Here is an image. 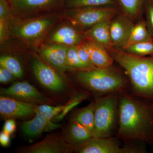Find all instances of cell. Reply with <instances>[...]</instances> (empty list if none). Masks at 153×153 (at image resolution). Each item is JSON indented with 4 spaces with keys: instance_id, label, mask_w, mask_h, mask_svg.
<instances>
[{
    "instance_id": "52a82bcc",
    "label": "cell",
    "mask_w": 153,
    "mask_h": 153,
    "mask_svg": "<svg viewBox=\"0 0 153 153\" xmlns=\"http://www.w3.org/2000/svg\"><path fill=\"white\" fill-rule=\"evenodd\" d=\"M79 153H138L144 151L132 146H122L116 139L92 137L85 143L74 147Z\"/></svg>"
},
{
    "instance_id": "9a60e30c",
    "label": "cell",
    "mask_w": 153,
    "mask_h": 153,
    "mask_svg": "<svg viewBox=\"0 0 153 153\" xmlns=\"http://www.w3.org/2000/svg\"><path fill=\"white\" fill-rule=\"evenodd\" d=\"M85 37L74 28L69 26L60 27L52 33L51 41L55 44L71 47L76 46L83 41Z\"/></svg>"
},
{
    "instance_id": "3957f363",
    "label": "cell",
    "mask_w": 153,
    "mask_h": 153,
    "mask_svg": "<svg viewBox=\"0 0 153 153\" xmlns=\"http://www.w3.org/2000/svg\"><path fill=\"white\" fill-rule=\"evenodd\" d=\"M75 77L83 87L99 95L119 94L126 91L128 87L124 77L111 68L79 70Z\"/></svg>"
},
{
    "instance_id": "5b68a950",
    "label": "cell",
    "mask_w": 153,
    "mask_h": 153,
    "mask_svg": "<svg viewBox=\"0 0 153 153\" xmlns=\"http://www.w3.org/2000/svg\"><path fill=\"white\" fill-rule=\"evenodd\" d=\"M60 17L56 14L31 17L10 23V34L22 41L35 44L42 40Z\"/></svg>"
},
{
    "instance_id": "6da1fadb",
    "label": "cell",
    "mask_w": 153,
    "mask_h": 153,
    "mask_svg": "<svg viewBox=\"0 0 153 153\" xmlns=\"http://www.w3.org/2000/svg\"><path fill=\"white\" fill-rule=\"evenodd\" d=\"M117 137L125 141L153 143V102L126 91L119 94Z\"/></svg>"
},
{
    "instance_id": "f1b7e54d",
    "label": "cell",
    "mask_w": 153,
    "mask_h": 153,
    "mask_svg": "<svg viewBox=\"0 0 153 153\" xmlns=\"http://www.w3.org/2000/svg\"><path fill=\"white\" fill-rule=\"evenodd\" d=\"M124 10L131 16H135L139 12L143 0H119Z\"/></svg>"
},
{
    "instance_id": "e0dca14e",
    "label": "cell",
    "mask_w": 153,
    "mask_h": 153,
    "mask_svg": "<svg viewBox=\"0 0 153 153\" xmlns=\"http://www.w3.org/2000/svg\"><path fill=\"white\" fill-rule=\"evenodd\" d=\"M36 116L33 119L24 122L22 125L23 133L29 137L40 135L44 131L57 128L59 125L49 121L37 111L36 110Z\"/></svg>"
},
{
    "instance_id": "603a6c76",
    "label": "cell",
    "mask_w": 153,
    "mask_h": 153,
    "mask_svg": "<svg viewBox=\"0 0 153 153\" xmlns=\"http://www.w3.org/2000/svg\"><path fill=\"white\" fill-rule=\"evenodd\" d=\"M0 65L8 69L16 77L22 78L23 70L21 63L16 57L10 55H3L0 57Z\"/></svg>"
},
{
    "instance_id": "f546056e",
    "label": "cell",
    "mask_w": 153,
    "mask_h": 153,
    "mask_svg": "<svg viewBox=\"0 0 153 153\" xmlns=\"http://www.w3.org/2000/svg\"><path fill=\"white\" fill-rule=\"evenodd\" d=\"M10 34V23L9 19H0V41L3 43Z\"/></svg>"
},
{
    "instance_id": "9c48e42d",
    "label": "cell",
    "mask_w": 153,
    "mask_h": 153,
    "mask_svg": "<svg viewBox=\"0 0 153 153\" xmlns=\"http://www.w3.org/2000/svg\"><path fill=\"white\" fill-rule=\"evenodd\" d=\"M32 68L36 78L44 87L56 92L65 89L66 82L63 77L42 60L38 58L34 59Z\"/></svg>"
},
{
    "instance_id": "836d02e7",
    "label": "cell",
    "mask_w": 153,
    "mask_h": 153,
    "mask_svg": "<svg viewBox=\"0 0 153 153\" xmlns=\"http://www.w3.org/2000/svg\"><path fill=\"white\" fill-rule=\"evenodd\" d=\"M0 143L3 146H8L10 144V135L5 132H1L0 134Z\"/></svg>"
},
{
    "instance_id": "5bb4252c",
    "label": "cell",
    "mask_w": 153,
    "mask_h": 153,
    "mask_svg": "<svg viewBox=\"0 0 153 153\" xmlns=\"http://www.w3.org/2000/svg\"><path fill=\"white\" fill-rule=\"evenodd\" d=\"M133 26L128 19L122 17L117 18L110 23L109 32L112 48L123 49Z\"/></svg>"
},
{
    "instance_id": "d6a6232c",
    "label": "cell",
    "mask_w": 153,
    "mask_h": 153,
    "mask_svg": "<svg viewBox=\"0 0 153 153\" xmlns=\"http://www.w3.org/2000/svg\"><path fill=\"white\" fill-rule=\"evenodd\" d=\"M16 121L13 119L8 120L5 123L3 131L11 135L16 131Z\"/></svg>"
},
{
    "instance_id": "7c38bea8",
    "label": "cell",
    "mask_w": 153,
    "mask_h": 153,
    "mask_svg": "<svg viewBox=\"0 0 153 153\" xmlns=\"http://www.w3.org/2000/svg\"><path fill=\"white\" fill-rule=\"evenodd\" d=\"M68 47L60 44H46L41 47L39 53L41 57L58 71H72L75 68L68 66L66 55Z\"/></svg>"
},
{
    "instance_id": "2e32d148",
    "label": "cell",
    "mask_w": 153,
    "mask_h": 153,
    "mask_svg": "<svg viewBox=\"0 0 153 153\" xmlns=\"http://www.w3.org/2000/svg\"><path fill=\"white\" fill-rule=\"evenodd\" d=\"M110 21L100 22L86 30L84 36L88 41H93L108 50L112 48L110 35Z\"/></svg>"
},
{
    "instance_id": "30bf717a",
    "label": "cell",
    "mask_w": 153,
    "mask_h": 153,
    "mask_svg": "<svg viewBox=\"0 0 153 153\" xmlns=\"http://www.w3.org/2000/svg\"><path fill=\"white\" fill-rule=\"evenodd\" d=\"M74 151V147L66 139L57 135H49L43 140L22 149L26 153H69Z\"/></svg>"
},
{
    "instance_id": "484cf974",
    "label": "cell",
    "mask_w": 153,
    "mask_h": 153,
    "mask_svg": "<svg viewBox=\"0 0 153 153\" xmlns=\"http://www.w3.org/2000/svg\"><path fill=\"white\" fill-rule=\"evenodd\" d=\"M88 94L84 92H80L76 94L70 100V101L68 102L67 104L65 105L63 111L60 113V114L54 118L55 120L57 121L61 120L71 110L79 104L82 100L88 98Z\"/></svg>"
},
{
    "instance_id": "7402d4cb",
    "label": "cell",
    "mask_w": 153,
    "mask_h": 153,
    "mask_svg": "<svg viewBox=\"0 0 153 153\" xmlns=\"http://www.w3.org/2000/svg\"><path fill=\"white\" fill-rule=\"evenodd\" d=\"M116 0H65L64 4L68 9L87 7H108L115 3Z\"/></svg>"
},
{
    "instance_id": "4316f807",
    "label": "cell",
    "mask_w": 153,
    "mask_h": 153,
    "mask_svg": "<svg viewBox=\"0 0 153 153\" xmlns=\"http://www.w3.org/2000/svg\"><path fill=\"white\" fill-rule=\"evenodd\" d=\"M65 105L52 106L42 104L36 106V110L41 114L49 121L57 116L63 111Z\"/></svg>"
},
{
    "instance_id": "4dcf8cb0",
    "label": "cell",
    "mask_w": 153,
    "mask_h": 153,
    "mask_svg": "<svg viewBox=\"0 0 153 153\" xmlns=\"http://www.w3.org/2000/svg\"><path fill=\"white\" fill-rule=\"evenodd\" d=\"M16 77L10 71L4 67H0V82L2 83H7Z\"/></svg>"
},
{
    "instance_id": "7a4b0ae2",
    "label": "cell",
    "mask_w": 153,
    "mask_h": 153,
    "mask_svg": "<svg viewBox=\"0 0 153 153\" xmlns=\"http://www.w3.org/2000/svg\"><path fill=\"white\" fill-rule=\"evenodd\" d=\"M109 51L128 76L135 95L153 102V56H136L121 49Z\"/></svg>"
},
{
    "instance_id": "d6986e66",
    "label": "cell",
    "mask_w": 153,
    "mask_h": 153,
    "mask_svg": "<svg viewBox=\"0 0 153 153\" xmlns=\"http://www.w3.org/2000/svg\"><path fill=\"white\" fill-rule=\"evenodd\" d=\"M92 137L89 131L82 125L71 120L67 129L66 140L74 147L87 141Z\"/></svg>"
},
{
    "instance_id": "ffe728a7",
    "label": "cell",
    "mask_w": 153,
    "mask_h": 153,
    "mask_svg": "<svg viewBox=\"0 0 153 153\" xmlns=\"http://www.w3.org/2000/svg\"><path fill=\"white\" fill-rule=\"evenodd\" d=\"M72 120L81 124L87 128L93 136L94 128V102L80 108L74 114Z\"/></svg>"
},
{
    "instance_id": "d4e9b609",
    "label": "cell",
    "mask_w": 153,
    "mask_h": 153,
    "mask_svg": "<svg viewBox=\"0 0 153 153\" xmlns=\"http://www.w3.org/2000/svg\"><path fill=\"white\" fill-rule=\"evenodd\" d=\"M66 61L68 66L79 70L88 69L79 58L76 49V46L68 47L66 55Z\"/></svg>"
},
{
    "instance_id": "ba28073f",
    "label": "cell",
    "mask_w": 153,
    "mask_h": 153,
    "mask_svg": "<svg viewBox=\"0 0 153 153\" xmlns=\"http://www.w3.org/2000/svg\"><path fill=\"white\" fill-rule=\"evenodd\" d=\"M14 11L19 16L29 18L53 10L64 4L65 0H10Z\"/></svg>"
},
{
    "instance_id": "e575fe53",
    "label": "cell",
    "mask_w": 153,
    "mask_h": 153,
    "mask_svg": "<svg viewBox=\"0 0 153 153\" xmlns=\"http://www.w3.org/2000/svg\"><path fill=\"white\" fill-rule=\"evenodd\" d=\"M148 14H149L150 22L153 28V7L152 6H149L148 8Z\"/></svg>"
},
{
    "instance_id": "4fadbf2b",
    "label": "cell",
    "mask_w": 153,
    "mask_h": 153,
    "mask_svg": "<svg viewBox=\"0 0 153 153\" xmlns=\"http://www.w3.org/2000/svg\"><path fill=\"white\" fill-rule=\"evenodd\" d=\"M36 106L31 102L9 97H0V112L3 116L9 118L25 117L36 113Z\"/></svg>"
},
{
    "instance_id": "8992f818",
    "label": "cell",
    "mask_w": 153,
    "mask_h": 153,
    "mask_svg": "<svg viewBox=\"0 0 153 153\" xmlns=\"http://www.w3.org/2000/svg\"><path fill=\"white\" fill-rule=\"evenodd\" d=\"M116 11L110 7H87L68 9L65 17L72 25L80 28H91L100 22L110 20Z\"/></svg>"
},
{
    "instance_id": "ac0fdd59",
    "label": "cell",
    "mask_w": 153,
    "mask_h": 153,
    "mask_svg": "<svg viewBox=\"0 0 153 153\" xmlns=\"http://www.w3.org/2000/svg\"><path fill=\"white\" fill-rule=\"evenodd\" d=\"M88 41L91 59L94 65L99 68H111L114 60L107 51L106 48L93 41Z\"/></svg>"
},
{
    "instance_id": "277c9868",
    "label": "cell",
    "mask_w": 153,
    "mask_h": 153,
    "mask_svg": "<svg viewBox=\"0 0 153 153\" xmlns=\"http://www.w3.org/2000/svg\"><path fill=\"white\" fill-rule=\"evenodd\" d=\"M119 94L97 97L94 102V128L93 137H110L118 118Z\"/></svg>"
},
{
    "instance_id": "8fae6325",
    "label": "cell",
    "mask_w": 153,
    "mask_h": 153,
    "mask_svg": "<svg viewBox=\"0 0 153 153\" xmlns=\"http://www.w3.org/2000/svg\"><path fill=\"white\" fill-rule=\"evenodd\" d=\"M2 95L30 102L46 103L50 101L48 98L27 82H18L7 88H1Z\"/></svg>"
},
{
    "instance_id": "cb8c5ba5",
    "label": "cell",
    "mask_w": 153,
    "mask_h": 153,
    "mask_svg": "<svg viewBox=\"0 0 153 153\" xmlns=\"http://www.w3.org/2000/svg\"><path fill=\"white\" fill-rule=\"evenodd\" d=\"M125 50L129 54L136 56L153 55V42L149 41L133 44Z\"/></svg>"
},
{
    "instance_id": "83f0119b",
    "label": "cell",
    "mask_w": 153,
    "mask_h": 153,
    "mask_svg": "<svg viewBox=\"0 0 153 153\" xmlns=\"http://www.w3.org/2000/svg\"><path fill=\"white\" fill-rule=\"evenodd\" d=\"M76 47L78 55L82 62L87 66L88 68L95 67L91 59L88 41H82L76 45Z\"/></svg>"
},
{
    "instance_id": "1f68e13d",
    "label": "cell",
    "mask_w": 153,
    "mask_h": 153,
    "mask_svg": "<svg viewBox=\"0 0 153 153\" xmlns=\"http://www.w3.org/2000/svg\"><path fill=\"white\" fill-rule=\"evenodd\" d=\"M0 19H10L9 6L7 0H0Z\"/></svg>"
},
{
    "instance_id": "44dd1931",
    "label": "cell",
    "mask_w": 153,
    "mask_h": 153,
    "mask_svg": "<svg viewBox=\"0 0 153 153\" xmlns=\"http://www.w3.org/2000/svg\"><path fill=\"white\" fill-rule=\"evenodd\" d=\"M149 41H152V38L147 30L145 22H141L133 27L128 40L123 49L126 50L133 44Z\"/></svg>"
}]
</instances>
